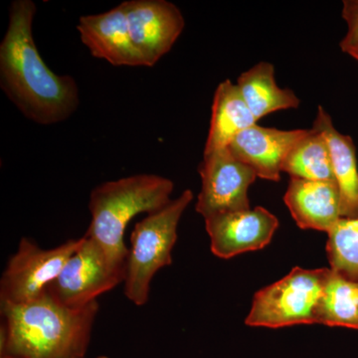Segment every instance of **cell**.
<instances>
[{
  "instance_id": "cell-1",
  "label": "cell",
  "mask_w": 358,
  "mask_h": 358,
  "mask_svg": "<svg viewBox=\"0 0 358 358\" xmlns=\"http://www.w3.org/2000/svg\"><path fill=\"white\" fill-rule=\"evenodd\" d=\"M36 4L15 0L9 8L8 26L0 43V87L30 121L58 124L79 107V88L69 75L49 69L33 38Z\"/></svg>"
},
{
  "instance_id": "cell-2",
  "label": "cell",
  "mask_w": 358,
  "mask_h": 358,
  "mask_svg": "<svg viewBox=\"0 0 358 358\" xmlns=\"http://www.w3.org/2000/svg\"><path fill=\"white\" fill-rule=\"evenodd\" d=\"M98 301L69 308L45 293L28 303H1L0 358H85Z\"/></svg>"
},
{
  "instance_id": "cell-3",
  "label": "cell",
  "mask_w": 358,
  "mask_h": 358,
  "mask_svg": "<svg viewBox=\"0 0 358 358\" xmlns=\"http://www.w3.org/2000/svg\"><path fill=\"white\" fill-rule=\"evenodd\" d=\"M173 180L157 174L141 173L106 181L92 190L91 223L86 232L105 252L110 262L127 267L129 248L124 233L131 219L150 214L171 201Z\"/></svg>"
},
{
  "instance_id": "cell-4",
  "label": "cell",
  "mask_w": 358,
  "mask_h": 358,
  "mask_svg": "<svg viewBox=\"0 0 358 358\" xmlns=\"http://www.w3.org/2000/svg\"><path fill=\"white\" fill-rule=\"evenodd\" d=\"M193 197L192 190L185 189L164 208L148 214L134 225L122 282L124 296L134 305L141 307L148 303L155 274L173 264L179 221Z\"/></svg>"
},
{
  "instance_id": "cell-5",
  "label": "cell",
  "mask_w": 358,
  "mask_h": 358,
  "mask_svg": "<svg viewBox=\"0 0 358 358\" xmlns=\"http://www.w3.org/2000/svg\"><path fill=\"white\" fill-rule=\"evenodd\" d=\"M331 268H294L286 277L256 293L247 326L270 329L319 324Z\"/></svg>"
},
{
  "instance_id": "cell-6",
  "label": "cell",
  "mask_w": 358,
  "mask_h": 358,
  "mask_svg": "<svg viewBox=\"0 0 358 358\" xmlns=\"http://www.w3.org/2000/svg\"><path fill=\"white\" fill-rule=\"evenodd\" d=\"M82 242L83 236L55 248L42 249L23 237L0 280V305L28 303L44 294Z\"/></svg>"
},
{
  "instance_id": "cell-7",
  "label": "cell",
  "mask_w": 358,
  "mask_h": 358,
  "mask_svg": "<svg viewBox=\"0 0 358 358\" xmlns=\"http://www.w3.org/2000/svg\"><path fill=\"white\" fill-rule=\"evenodd\" d=\"M124 275L126 268L110 262L102 248L85 234L81 246L45 293L64 307L81 308L124 282Z\"/></svg>"
},
{
  "instance_id": "cell-8",
  "label": "cell",
  "mask_w": 358,
  "mask_h": 358,
  "mask_svg": "<svg viewBox=\"0 0 358 358\" xmlns=\"http://www.w3.org/2000/svg\"><path fill=\"white\" fill-rule=\"evenodd\" d=\"M199 174L201 190L195 209L204 220L250 209L248 189L258 176L251 167L233 157L229 148L203 155Z\"/></svg>"
},
{
  "instance_id": "cell-9",
  "label": "cell",
  "mask_w": 358,
  "mask_h": 358,
  "mask_svg": "<svg viewBox=\"0 0 358 358\" xmlns=\"http://www.w3.org/2000/svg\"><path fill=\"white\" fill-rule=\"evenodd\" d=\"M121 4L134 47L145 67H152L180 37L185 26L182 13L167 0H128Z\"/></svg>"
},
{
  "instance_id": "cell-10",
  "label": "cell",
  "mask_w": 358,
  "mask_h": 358,
  "mask_svg": "<svg viewBox=\"0 0 358 358\" xmlns=\"http://www.w3.org/2000/svg\"><path fill=\"white\" fill-rule=\"evenodd\" d=\"M212 253L221 259L267 246L279 227L274 214L263 207L218 214L205 219Z\"/></svg>"
},
{
  "instance_id": "cell-11",
  "label": "cell",
  "mask_w": 358,
  "mask_h": 358,
  "mask_svg": "<svg viewBox=\"0 0 358 358\" xmlns=\"http://www.w3.org/2000/svg\"><path fill=\"white\" fill-rule=\"evenodd\" d=\"M77 29L93 57L102 59L113 66L145 67L131 38L122 4L106 13L82 16Z\"/></svg>"
},
{
  "instance_id": "cell-12",
  "label": "cell",
  "mask_w": 358,
  "mask_h": 358,
  "mask_svg": "<svg viewBox=\"0 0 358 358\" xmlns=\"http://www.w3.org/2000/svg\"><path fill=\"white\" fill-rule=\"evenodd\" d=\"M308 131H282L254 124L238 134L228 148L233 157L251 167L258 178L279 181L287 155Z\"/></svg>"
},
{
  "instance_id": "cell-13",
  "label": "cell",
  "mask_w": 358,
  "mask_h": 358,
  "mask_svg": "<svg viewBox=\"0 0 358 358\" xmlns=\"http://www.w3.org/2000/svg\"><path fill=\"white\" fill-rule=\"evenodd\" d=\"M284 201L301 229L331 231L341 217V200L336 181L291 178Z\"/></svg>"
},
{
  "instance_id": "cell-14",
  "label": "cell",
  "mask_w": 358,
  "mask_h": 358,
  "mask_svg": "<svg viewBox=\"0 0 358 358\" xmlns=\"http://www.w3.org/2000/svg\"><path fill=\"white\" fill-rule=\"evenodd\" d=\"M313 129L324 136L329 145L334 179L341 193V217H358V166L352 138L339 133L331 115L320 106Z\"/></svg>"
},
{
  "instance_id": "cell-15",
  "label": "cell",
  "mask_w": 358,
  "mask_h": 358,
  "mask_svg": "<svg viewBox=\"0 0 358 358\" xmlns=\"http://www.w3.org/2000/svg\"><path fill=\"white\" fill-rule=\"evenodd\" d=\"M257 122L237 85L230 80L221 82L214 93L203 155L228 148L238 134L257 124Z\"/></svg>"
},
{
  "instance_id": "cell-16",
  "label": "cell",
  "mask_w": 358,
  "mask_h": 358,
  "mask_svg": "<svg viewBox=\"0 0 358 358\" xmlns=\"http://www.w3.org/2000/svg\"><path fill=\"white\" fill-rule=\"evenodd\" d=\"M236 85L257 121L278 110L298 109L301 103L294 91L278 86L274 65L268 62L258 63L242 73Z\"/></svg>"
},
{
  "instance_id": "cell-17",
  "label": "cell",
  "mask_w": 358,
  "mask_h": 358,
  "mask_svg": "<svg viewBox=\"0 0 358 358\" xmlns=\"http://www.w3.org/2000/svg\"><path fill=\"white\" fill-rule=\"evenodd\" d=\"M282 171L289 174L291 178L336 181L331 152L324 136L317 129H308L287 155Z\"/></svg>"
},
{
  "instance_id": "cell-18",
  "label": "cell",
  "mask_w": 358,
  "mask_h": 358,
  "mask_svg": "<svg viewBox=\"0 0 358 358\" xmlns=\"http://www.w3.org/2000/svg\"><path fill=\"white\" fill-rule=\"evenodd\" d=\"M319 324L358 329V281L331 271L320 303Z\"/></svg>"
},
{
  "instance_id": "cell-19",
  "label": "cell",
  "mask_w": 358,
  "mask_h": 358,
  "mask_svg": "<svg viewBox=\"0 0 358 358\" xmlns=\"http://www.w3.org/2000/svg\"><path fill=\"white\" fill-rule=\"evenodd\" d=\"M327 234V252L331 270L358 281V217L339 219Z\"/></svg>"
},
{
  "instance_id": "cell-20",
  "label": "cell",
  "mask_w": 358,
  "mask_h": 358,
  "mask_svg": "<svg viewBox=\"0 0 358 358\" xmlns=\"http://www.w3.org/2000/svg\"><path fill=\"white\" fill-rule=\"evenodd\" d=\"M343 3L341 16L348 25V32L341 41H358V0H345Z\"/></svg>"
},
{
  "instance_id": "cell-21",
  "label": "cell",
  "mask_w": 358,
  "mask_h": 358,
  "mask_svg": "<svg viewBox=\"0 0 358 358\" xmlns=\"http://www.w3.org/2000/svg\"><path fill=\"white\" fill-rule=\"evenodd\" d=\"M341 50L348 55L352 56L355 60L358 61V41L355 42H345L341 41L339 43Z\"/></svg>"
},
{
  "instance_id": "cell-22",
  "label": "cell",
  "mask_w": 358,
  "mask_h": 358,
  "mask_svg": "<svg viewBox=\"0 0 358 358\" xmlns=\"http://www.w3.org/2000/svg\"><path fill=\"white\" fill-rule=\"evenodd\" d=\"M96 358H110V357H105V355H101V357H96Z\"/></svg>"
}]
</instances>
